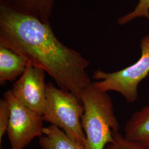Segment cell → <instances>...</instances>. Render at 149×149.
I'll use <instances>...</instances> for the list:
<instances>
[{"mask_svg":"<svg viewBox=\"0 0 149 149\" xmlns=\"http://www.w3.org/2000/svg\"><path fill=\"white\" fill-rule=\"evenodd\" d=\"M0 45L8 48L44 70L59 88L80 101L92 83L86 69L90 62L61 43L50 23L0 3Z\"/></svg>","mask_w":149,"mask_h":149,"instance_id":"cell-1","label":"cell"},{"mask_svg":"<svg viewBox=\"0 0 149 149\" xmlns=\"http://www.w3.org/2000/svg\"><path fill=\"white\" fill-rule=\"evenodd\" d=\"M80 100L85 109L81 120L86 136L85 149H105L113 141V132L119 130L111 97L92 82L82 92Z\"/></svg>","mask_w":149,"mask_h":149,"instance_id":"cell-2","label":"cell"},{"mask_svg":"<svg viewBox=\"0 0 149 149\" xmlns=\"http://www.w3.org/2000/svg\"><path fill=\"white\" fill-rule=\"evenodd\" d=\"M47 101L44 121L60 129L84 147L86 136L81 120L85 109L81 101L71 92L58 88L50 82L47 84Z\"/></svg>","mask_w":149,"mask_h":149,"instance_id":"cell-3","label":"cell"},{"mask_svg":"<svg viewBox=\"0 0 149 149\" xmlns=\"http://www.w3.org/2000/svg\"><path fill=\"white\" fill-rule=\"evenodd\" d=\"M140 47L141 57L133 65L113 72L94 71L92 77L97 80L92 82L94 87L106 92H118L128 103L136 101L139 85L149 74V35L141 39Z\"/></svg>","mask_w":149,"mask_h":149,"instance_id":"cell-4","label":"cell"},{"mask_svg":"<svg viewBox=\"0 0 149 149\" xmlns=\"http://www.w3.org/2000/svg\"><path fill=\"white\" fill-rule=\"evenodd\" d=\"M10 116L7 134L11 149H24L36 138L43 135V116L23 104L13 96L11 90L4 93Z\"/></svg>","mask_w":149,"mask_h":149,"instance_id":"cell-5","label":"cell"},{"mask_svg":"<svg viewBox=\"0 0 149 149\" xmlns=\"http://www.w3.org/2000/svg\"><path fill=\"white\" fill-rule=\"evenodd\" d=\"M45 71L28 62L24 73L11 89L13 96L33 111L43 116L47 107Z\"/></svg>","mask_w":149,"mask_h":149,"instance_id":"cell-6","label":"cell"},{"mask_svg":"<svg viewBox=\"0 0 149 149\" xmlns=\"http://www.w3.org/2000/svg\"><path fill=\"white\" fill-rule=\"evenodd\" d=\"M28 60L21 55L0 45V84L12 82L21 76L27 68Z\"/></svg>","mask_w":149,"mask_h":149,"instance_id":"cell-7","label":"cell"},{"mask_svg":"<svg viewBox=\"0 0 149 149\" xmlns=\"http://www.w3.org/2000/svg\"><path fill=\"white\" fill-rule=\"evenodd\" d=\"M124 136L149 148V105L135 112L126 123Z\"/></svg>","mask_w":149,"mask_h":149,"instance_id":"cell-8","label":"cell"},{"mask_svg":"<svg viewBox=\"0 0 149 149\" xmlns=\"http://www.w3.org/2000/svg\"><path fill=\"white\" fill-rule=\"evenodd\" d=\"M55 0H0V3L50 23Z\"/></svg>","mask_w":149,"mask_h":149,"instance_id":"cell-9","label":"cell"},{"mask_svg":"<svg viewBox=\"0 0 149 149\" xmlns=\"http://www.w3.org/2000/svg\"><path fill=\"white\" fill-rule=\"evenodd\" d=\"M43 135L39 138V144L42 149H85L80 144L69 138L59 128L50 125L44 127Z\"/></svg>","mask_w":149,"mask_h":149,"instance_id":"cell-10","label":"cell"},{"mask_svg":"<svg viewBox=\"0 0 149 149\" xmlns=\"http://www.w3.org/2000/svg\"><path fill=\"white\" fill-rule=\"evenodd\" d=\"M145 17L149 20V0H139L132 12L119 18L118 23L124 25L137 18Z\"/></svg>","mask_w":149,"mask_h":149,"instance_id":"cell-11","label":"cell"},{"mask_svg":"<svg viewBox=\"0 0 149 149\" xmlns=\"http://www.w3.org/2000/svg\"><path fill=\"white\" fill-rule=\"evenodd\" d=\"M113 141L108 144L104 149H149L132 140L126 138L118 132H113Z\"/></svg>","mask_w":149,"mask_h":149,"instance_id":"cell-12","label":"cell"},{"mask_svg":"<svg viewBox=\"0 0 149 149\" xmlns=\"http://www.w3.org/2000/svg\"><path fill=\"white\" fill-rule=\"evenodd\" d=\"M10 116V111L8 103L5 100H0V144L8 128Z\"/></svg>","mask_w":149,"mask_h":149,"instance_id":"cell-13","label":"cell"}]
</instances>
